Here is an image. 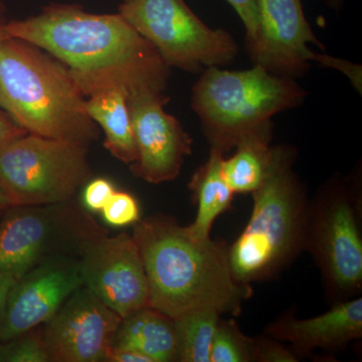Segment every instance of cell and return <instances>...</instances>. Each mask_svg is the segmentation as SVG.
<instances>
[{"label":"cell","mask_w":362,"mask_h":362,"mask_svg":"<svg viewBox=\"0 0 362 362\" xmlns=\"http://www.w3.org/2000/svg\"><path fill=\"white\" fill-rule=\"evenodd\" d=\"M2 37L25 40L58 59L85 97L119 90L130 99L168 87L170 68L119 13H90L77 4H51L37 16L7 21Z\"/></svg>","instance_id":"obj_1"},{"label":"cell","mask_w":362,"mask_h":362,"mask_svg":"<svg viewBox=\"0 0 362 362\" xmlns=\"http://www.w3.org/2000/svg\"><path fill=\"white\" fill-rule=\"evenodd\" d=\"M132 237L148 280L149 306L170 318L199 310L238 317L254 293L233 278L225 240L194 239L165 216L138 221Z\"/></svg>","instance_id":"obj_2"},{"label":"cell","mask_w":362,"mask_h":362,"mask_svg":"<svg viewBox=\"0 0 362 362\" xmlns=\"http://www.w3.org/2000/svg\"><path fill=\"white\" fill-rule=\"evenodd\" d=\"M65 65L37 45L0 39V107L30 134L89 147L99 127Z\"/></svg>","instance_id":"obj_3"},{"label":"cell","mask_w":362,"mask_h":362,"mask_svg":"<svg viewBox=\"0 0 362 362\" xmlns=\"http://www.w3.org/2000/svg\"><path fill=\"white\" fill-rule=\"evenodd\" d=\"M295 158L293 147L274 146L268 175L252 192L251 218L228 246L230 270L242 284L278 277L304 252L310 199L293 169Z\"/></svg>","instance_id":"obj_4"},{"label":"cell","mask_w":362,"mask_h":362,"mask_svg":"<svg viewBox=\"0 0 362 362\" xmlns=\"http://www.w3.org/2000/svg\"><path fill=\"white\" fill-rule=\"evenodd\" d=\"M306 95L294 78L262 66L246 71L211 66L192 88V108L211 149L225 156L247 136L273 128L272 117L299 106Z\"/></svg>","instance_id":"obj_5"},{"label":"cell","mask_w":362,"mask_h":362,"mask_svg":"<svg viewBox=\"0 0 362 362\" xmlns=\"http://www.w3.org/2000/svg\"><path fill=\"white\" fill-rule=\"evenodd\" d=\"M304 251L320 270L331 305L358 297L362 290L361 197L354 183L333 176L309 201Z\"/></svg>","instance_id":"obj_6"},{"label":"cell","mask_w":362,"mask_h":362,"mask_svg":"<svg viewBox=\"0 0 362 362\" xmlns=\"http://www.w3.org/2000/svg\"><path fill=\"white\" fill-rule=\"evenodd\" d=\"M88 146L26 134L0 151V185L13 206L62 204L90 178Z\"/></svg>","instance_id":"obj_7"},{"label":"cell","mask_w":362,"mask_h":362,"mask_svg":"<svg viewBox=\"0 0 362 362\" xmlns=\"http://www.w3.org/2000/svg\"><path fill=\"white\" fill-rule=\"evenodd\" d=\"M118 13L153 45L169 68L202 73L230 65L239 54L230 33L202 23L185 0H124Z\"/></svg>","instance_id":"obj_8"},{"label":"cell","mask_w":362,"mask_h":362,"mask_svg":"<svg viewBox=\"0 0 362 362\" xmlns=\"http://www.w3.org/2000/svg\"><path fill=\"white\" fill-rule=\"evenodd\" d=\"M259 30L256 45L249 52L254 65L277 75L295 78L318 63L347 76L356 85L361 66L345 59L312 52L309 44L325 49L306 20L302 0H256Z\"/></svg>","instance_id":"obj_9"},{"label":"cell","mask_w":362,"mask_h":362,"mask_svg":"<svg viewBox=\"0 0 362 362\" xmlns=\"http://www.w3.org/2000/svg\"><path fill=\"white\" fill-rule=\"evenodd\" d=\"M83 286L121 318L149 306V285L139 249L132 235L87 240L78 262Z\"/></svg>","instance_id":"obj_10"},{"label":"cell","mask_w":362,"mask_h":362,"mask_svg":"<svg viewBox=\"0 0 362 362\" xmlns=\"http://www.w3.org/2000/svg\"><path fill=\"white\" fill-rule=\"evenodd\" d=\"M169 97L164 93H145L128 99L137 159L133 175L150 183L175 180L185 157L192 154V138L180 121L164 110Z\"/></svg>","instance_id":"obj_11"},{"label":"cell","mask_w":362,"mask_h":362,"mask_svg":"<svg viewBox=\"0 0 362 362\" xmlns=\"http://www.w3.org/2000/svg\"><path fill=\"white\" fill-rule=\"evenodd\" d=\"M121 318L81 286L47 323L44 342L49 361H104Z\"/></svg>","instance_id":"obj_12"},{"label":"cell","mask_w":362,"mask_h":362,"mask_svg":"<svg viewBox=\"0 0 362 362\" xmlns=\"http://www.w3.org/2000/svg\"><path fill=\"white\" fill-rule=\"evenodd\" d=\"M83 286L78 262L52 259L18 279L0 319V341L25 334L56 315Z\"/></svg>","instance_id":"obj_13"},{"label":"cell","mask_w":362,"mask_h":362,"mask_svg":"<svg viewBox=\"0 0 362 362\" xmlns=\"http://www.w3.org/2000/svg\"><path fill=\"white\" fill-rule=\"evenodd\" d=\"M266 335L290 343L300 361L315 349L342 351L362 337V298L331 305L330 310L312 318L298 319L294 311L285 312L266 328Z\"/></svg>","instance_id":"obj_14"},{"label":"cell","mask_w":362,"mask_h":362,"mask_svg":"<svg viewBox=\"0 0 362 362\" xmlns=\"http://www.w3.org/2000/svg\"><path fill=\"white\" fill-rule=\"evenodd\" d=\"M0 225V275L23 277L39 262L52 230L51 214L40 206H14Z\"/></svg>","instance_id":"obj_15"},{"label":"cell","mask_w":362,"mask_h":362,"mask_svg":"<svg viewBox=\"0 0 362 362\" xmlns=\"http://www.w3.org/2000/svg\"><path fill=\"white\" fill-rule=\"evenodd\" d=\"M112 345L134 350L151 362L177 361L175 319L153 307H143L123 317Z\"/></svg>","instance_id":"obj_16"},{"label":"cell","mask_w":362,"mask_h":362,"mask_svg":"<svg viewBox=\"0 0 362 362\" xmlns=\"http://www.w3.org/2000/svg\"><path fill=\"white\" fill-rule=\"evenodd\" d=\"M223 159V153L211 149L209 158L195 171L188 183L197 211L194 221L185 228L194 239L211 238L214 221L232 206L235 194L223 177L221 171Z\"/></svg>","instance_id":"obj_17"},{"label":"cell","mask_w":362,"mask_h":362,"mask_svg":"<svg viewBox=\"0 0 362 362\" xmlns=\"http://www.w3.org/2000/svg\"><path fill=\"white\" fill-rule=\"evenodd\" d=\"M86 110L103 130L105 148L127 165L134 163L137 147L125 93L111 90L92 95L86 100Z\"/></svg>","instance_id":"obj_18"},{"label":"cell","mask_w":362,"mask_h":362,"mask_svg":"<svg viewBox=\"0 0 362 362\" xmlns=\"http://www.w3.org/2000/svg\"><path fill=\"white\" fill-rule=\"evenodd\" d=\"M272 134L273 128L247 136L232 157H223L221 171L233 194H252L263 185L274 156Z\"/></svg>","instance_id":"obj_19"},{"label":"cell","mask_w":362,"mask_h":362,"mask_svg":"<svg viewBox=\"0 0 362 362\" xmlns=\"http://www.w3.org/2000/svg\"><path fill=\"white\" fill-rule=\"evenodd\" d=\"M221 317L216 311L199 310L175 319L177 361L209 362L211 342Z\"/></svg>","instance_id":"obj_20"},{"label":"cell","mask_w":362,"mask_h":362,"mask_svg":"<svg viewBox=\"0 0 362 362\" xmlns=\"http://www.w3.org/2000/svg\"><path fill=\"white\" fill-rule=\"evenodd\" d=\"M233 318L218 320L209 362H252V337H246Z\"/></svg>","instance_id":"obj_21"},{"label":"cell","mask_w":362,"mask_h":362,"mask_svg":"<svg viewBox=\"0 0 362 362\" xmlns=\"http://www.w3.org/2000/svg\"><path fill=\"white\" fill-rule=\"evenodd\" d=\"M28 333L0 341V362L49 361L44 338Z\"/></svg>","instance_id":"obj_22"},{"label":"cell","mask_w":362,"mask_h":362,"mask_svg":"<svg viewBox=\"0 0 362 362\" xmlns=\"http://www.w3.org/2000/svg\"><path fill=\"white\" fill-rule=\"evenodd\" d=\"M101 213L107 223L117 228L135 225L140 221L139 204L132 194L126 192L116 190Z\"/></svg>","instance_id":"obj_23"},{"label":"cell","mask_w":362,"mask_h":362,"mask_svg":"<svg viewBox=\"0 0 362 362\" xmlns=\"http://www.w3.org/2000/svg\"><path fill=\"white\" fill-rule=\"evenodd\" d=\"M300 358L290 346L270 337H252V362H297Z\"/></svg>","instance_id":"obj_24"},{"label":"cell","mask_w":362,"mask_h":362,"mask_svg":"<svg viewBox=\"0 0 362 362\" xmlns=\"http://www.w3.org/2000/svg\"><path fill=\"white\" fill-rule=\"evenodd\" d=\"M115 192L116 188L112 181L106 178H95L85 185L83 204L90 211L99 213Z\"/></svg>","instance_id":"obj_25"},{"label":"cell","mask_w":362,"mask_h":362,"mask_svg":"<svg viewBox=\"0 0 362 362\" xmlns=\"http://www.w3.org/2000/svg\"><path fill=\"white\" fill-rule=\"evenodd\" d=\"M239 14L246 30L247 52L256 45L259 37V21L256 0H226Z\"/></svg>","instance_id":"obj_26"},{"label":"cell","mask_w":362,"mask_h":362,"mask_svg":"<svg viewBox=\"0 0 362 362\" xmlns=\"http://www.w3.org/2000/svg\"><path fill=\"white\" fill-rule=\"evenodd\" d=\"M26 133L28 132L14 121L13 117L0 107V151L8 143Z\"/></svg>","instance_id":"obj_27"},{"label":"cell","mask_w":362,"mask_h":362,"mask_svg":"<svg viewBox=\"0 0 362 362\" xmlns=\"http://www.w3.org/2000/svg\"><path fill=\"white\" fill-rule=\"evenodd\" d=\"M104 361L108 362H151L148 357L134 350L122 349L112 345L105 356Z\"/></svg>","instance_id":"obj_28"},{"label":"cell","mask_w":362,"mask_h":362,"mask_svg":"<svg viewBox=\"0 0 362 362\" xmlns=\"http://www.w3.org/2000/svg\"><path fill=\"white\" fill-rule=\"evenodd\" d=\"M18 279L20 278L11 275V274L0 275V319L4 315L9 294H11V290L13 289L14 285L16 284Z\"/></svg>","instance_id":"obj_29"},{"label":"cell","mask_w":362,"mask_h":362,"mask_svg":"<svg viewBox=\"0 0 362 362\" xmlns=\"http://www.w3.org/2000/svg\"><path fill=\"white\" fill-rule=\"evenodd\" d=\"M11 206H13V202L7 195L6 190L0 185V211H4V209H9Z\"/></svg>","instance_id":"obj_30"},{"label":"cell","mask_w":362,"mask_h":362,"mask_svg":"<svg viewBox=\"0 0 362 362\" xmlns=\"http://www.w3.org/2000/svg\"><path fill=\"white\" fill-rule=\"evenodd\" d=\"M6 20V9L4 4H2L1 0H0V37H1L2 30H4V25L7 23Z\"/></svg>","instance_id":"obj_31"},{"label":"cell","mask_w":362,"mask_h":362,"mask_svg":"<svg viewBox=\"0 0 362 362\" xmlns=\"http://www.w3.org/2000/svg\"><path fill=\"white\" fill-rule=\"evenodd\" d=\"M327 4L335 11H339L341 8L343 0H327Z\"/></svg>","instance_id":"obj_32"},{"label":"cell","mask_w":362,"mask_h":362,"mask_svg":"<svg viewBox=\"0 0 362 362\" xmlns=\"http://www.w3.org/2000/svg\"><path fill=\"white\" fill-rule=\"evenodd\" d=\"M123 1H124V0H123Z\"/></svg>","instance_id":"obj_33"}]
</instances>
